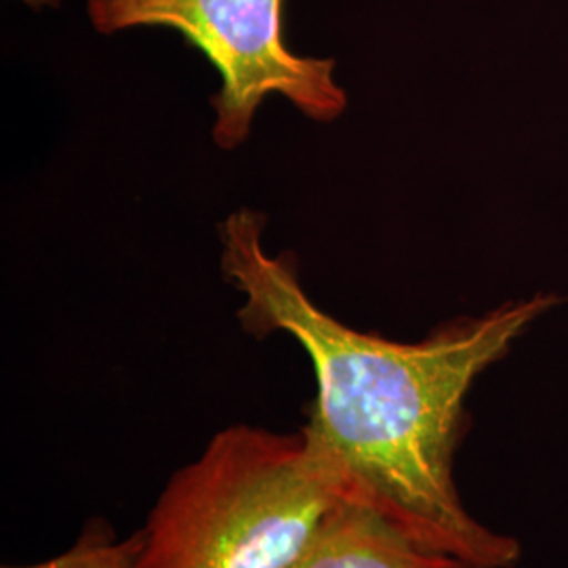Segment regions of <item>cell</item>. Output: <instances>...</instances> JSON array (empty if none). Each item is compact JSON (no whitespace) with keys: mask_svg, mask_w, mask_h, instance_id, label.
I'll list each match as a JSON object with an SVG mask.
<instances>
[{"mask_svg":"<svg viewBox=\"0 0 568 568\" xmlns=\"http://www.w3.org/2000/svg\"><path fill=\"white\" fill-rule=\"evenodd\" d=\"M283 7L284 0H87L98 32L169 28L215 65L222 89L211 98L213 138L224 150L248 138L267 95H283L314 121H333L345 110L335 61L302 58L286 47Z\"/></svg>","mask_w":568,"mask_h":568,"instance_id":"3","label":"cell"},{"mask_svg":"<svg viewBox=\"0 0 568 568\" xmlns=\"http://www.w3.org/2000/svg\"><path fill=\"white\" fill-rule=\"evenodd\" d=\"M344 506L304 432L227 427L166 483L138 568H291Z\"/></svg>","mask_w":568,"mask_h":568,"instance_id":"2","label":"cell"},{"mask_svg":"<svg viewBox=\"0 0 568 568\" xmlns=\"http://www.w3.org/2000/svg\"><path fill=\"white\" fill-rule=\"evenodd\" d=\"M264 222L251 209L227 217L222 270L246 297L239 310L244 331H283L307 352L318 389L302 432L345 504L474 567H514L520 544L467 511L453 467L474 382L558 300L537 295L459 318L419 344L389 342L314 304L295 255L265 253Z\"/></svg>","mask_w":568,"mask_h":568,"instance_id":"1","label":"cell"},{"mask_svg":"<svg viewBox=\"0 0 568 568\" xmlns=\"http://www.w3.org/2000/svg\"><path fill=\"white\" fill-rule=\"evenodd\" d=\"M291 568H478L424 548L366 509L344 506Z\"/></svg>","mask_w":568,"mask_h":568,"instance_id":"4","label":"cell"},{"mask_svg":"<svg viewBox=\"0 0 568 568\" xmlns=\"http://www.w3.org/2000/svg\"><path fill=\"white\" fill-rule=\"evenodd\" d=\"M142 551V532L129 539H114L103 525H91L81 539L60 556L30 567L4 568H138Z\"/></svg>","mask_w":568,"mask_h":568,"instance_id":"5","label":"cell"}]
</instances>
